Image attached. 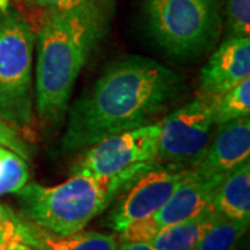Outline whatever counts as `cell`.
I'll list each match as a JSON object with an SVG mask.
<instances>
[{"mask_svg": "<svg viewBox=\"0 0 250 250\" xmlns=\"http://www.w3.org/2000/svg\"><path fill=\"white\" fill-rule=\"evenodd\" d=\"M184 82L161 62L121 57L72 106L62 149L77 152L99 141L153 124L184 95Z\"/></svg>", "mask_w": 250, "mask_h": 250, "instance_id": "obj_1", "label": "cell"}, {"mask_svg": "<svg viewBox=\"0 0 250 250\" xmlns=\"http://www.w3.org/2000/svg\"><path fill=\"white\" fill-rule=\"evenodd\" d=\"M98 42L70 18L49 14L38 34L34 92L46 124H57L67 110L75 81Z\"/></svg>", "mask_w": 250, "mask_h": 250, "instance_id": "obj_2", "label": "cell"}, {"mask_svg": "<svg viewBox=\"0 0 250 250\" xmlns=\"http://www.w3.org/2000/svg\"><path fill=\"white\" fill-rule=\"evenodd\" d=\"M128 188L114 178L72 174L56 187L27 184L17 192L22 217L57 235L82 231Z\"/></svg>", "mask_w": 250, "mask_h": 250, "instance_id": "obj_3", "label": "cell"}, {"mask_svg": "<svg viewBox=\"0 0 250 250\" xmlns=\"http://www.w3.org/2000/svg\"><path fill=\"white\" fill-rule=\"evenodd\" d=\"M35 35L16 11H0V118L18 134L34 132Z\"/></svg>", "mask_w": 250, "mask_h": 250, "instance_id": "obj_4", "label": "cell"}, {"mask_svg": "<svg viewBox=\"0 0 250 250\" xmlns=\"http://www.w3.org/2000/svg\"><path fill=\"white\" fill-rule=\"evenodd\" d=\"M143 13L154 43L181 60L208 52L221 31L218 0H145Z\"/></svg>", "mask_w": 250, "mask_h": 250, "instance_id": "obj_5", "label": "cell"}, {"mask_svg": "<svg viewBox=\"0 0 250 250\" xmlns=\"http://www.w3.org/2000/svg\"><path fill=\"white\" fill-rule=\"evenodd\" d=\"M160 123L107 136L89 146L71 167V174L114 178L128 187L143 172L157 166Z\"/></svg>", "mask_w": 250, "mask_h": 250, "instance_id": "obj_6", "label": "cell"}, {"mask_svg": "<svg viewBox=\"0 0 250 250\" xmlns=\"http://www.w3.org/2000/svg\"><path fill=\"white\" fill-rule=\"evenodd\" d=\"M217 98L200 93L160 123L156 161L172 170L193 168L211 141Z\"/></svg>", "mask_w": 250, "mask_h": 250, "instance_id": "obj_7", "label": "cell"}, {"mask_svg": "<svg viewBox=\"0 0 250 250\" xmlns=\"http://www.w3.org/2000/svg\"><path fill=\"white\" fill-rule=\"evenodd\" d=\"M185 171L157 164L143 172L116 197L117 203L110 214L111 228L120 232L131 221L156 214L178 187Z\"/></svg>", "mask_w": 250, "mask_h": 250, "instance_id": "obj_8", "label": "cell"}, {"mask_svg": "<svg viewBox=\"0 0 250 250\" xmlns=\"http://www.w3.org/2000/svg\"><path fill=\"white\" fill-rule=\"evenodd\" d=\"M250 78V38L229 35L200 71L203 95L218 98Z\"/></svg>", "mask_w": 250, "mask_h": 250, "instance_id": "obj_9", "label": "cell"}, {"mask_svg": "<svg viewBox=\"0 0 250 250\" xmlns=\"http://www.w3.org/2000/svg\"><path fill=\"white\" fill-rule=\"evenodd\" d=\"M250 156V118L243 117L218 125L203 159L192 168L205 177L224 179Z\"/></svg>", "mask_w": 250, "mask_h": 250, "instance_id": "obj_10", "label": "cell"}, {"mask_svg": "<svg viewBox=\"0 0 250 250\" xmlns=\"http://www.w3.org/2000/svg\"><path fill=\"white\" fill-rule=\"evenodd\" d=\"M221 181L223 179L217 177L200 175L192 168L185 171L184 178L170 199L156 213L161 227L192 220L211 208L215 189Z\"/></svg>", "mask_w": 250, "mask_h": 250, "instance_id": "obj_11", "label": "cell"}, {"mask_svg": "<svg viewBox=\"0 0 250 250\" xmlns=\"http://www.w3.org/2000/svg\"><path fill=\"white\" fill-rule=\"evenodd\" d=\"M17 238L36 250H118L114 236L93 231L57 235L20 215Z\"/></svg>", "mask_w": 250, "mask_h": 250, "instance_id": "obj_12", "label": "cell"}, {"mask_svg": "<svg viewBox=\"0 0 250 250\" xmlns=\"http://www.w3.org/2000/svg\"><path fill=\"white\" fill-rule=\"evenodd\" d=\"M211 208L231 220H250V160L231 171L215 189Z\"/></svg>", "mask_w": 250, "mask_h": 250, "instance_id": "obj_13", "label": "cell"}, {"mask_svg": "<svg viewBox=\"0 0 250 250\" xmlns=\"http://www.w3.org/2000/svg\"><path fill=\"white\" fill-rule=\"evenodd\" d=\"M214 215V210L208 208L192 220L163 227L150 245L156 250H196L203 233L213 223Z\"/></svg>", "mask_w": 250, "mask_h": 250, "instance_id": "obj_14", "label": "cell"}, {"mask_svg": "<svg viewBox=\"0 0 250 250\" xmlns=\"http://www.w3.org/2000/svg\"><path fill=\"white\" fill-rule=\"evenodd\" d=\"M47 14H59L85 28L99 43L104 31V16L95 0H34Z\"/></svg>", "mask_w": 250, "mask_h": 250, "instance_id": "obj_15", "label": "cell"}, {"mask_svg": "<svg viewBox=\"0 0 250 250\" xmlns=\"http://www.w3.org/2000/svg\"><path fill=\"white\" fill-rule=\"evenodd\" d=\"M249 223L231 220L215 213L213 223L206 229L196 250H239Z\"/></svg>", "mask_w": 250, "mask_h": 250, "instance_id": "obj_16", "label": "cell"}, {"mask_svg": "<svg viewBox=\"0 0 250 250\" xmlns=\"http://www.w3.org/2000/svg\"><path fill=\"white\" fill-rule=\"evenodd\" d=\"M250 114V78L217 98L214 125H223Z\"/></svg>", "mask_w": 250, "mask_h": 250, "instance_id": "obj_17", "label": "cell"}, {"mask_svg": "<svg viewBox=\"0 0 250 250\" xmlns=\"http://www.w3.org/2000/svg\"><path fill=\"white\" fill-rule=\"evenodd\" d=\"M29 179L27 161L20 154L0 146V196L17 193Z\"/></svg>", "mask_w": 250, "mask_h": 250, "instance_id": "obj_18", "label": "cell"}, {"mask_svg": "<svg viewBox=\"0 0 250 250\" xmlns=\"http://www.w3.org/2000/svg\"><path fill=\"white\" fill-rule=\"evenodd\" d=\"M163 228L156 214L147 215L134 220L120 231L121 242H135V243H152Z\"/></svg>", "mask_w": 250, "mask_h": 250, "instance_id": "obj_19", "label": "cell"}, {"mask_svg": "<svg viewBox=\"0 0 250 250\" xmlns=\"http://www.w3.org/2000/svg\"><path fill=\"white\" fill-rule=\"evenodd\" d=\"M228 28L232 36H249L250 0H225Z\"/></svg>", "mask_w": 250, "mask_h": 250, "instance_id": "obj_20", "label": "cell"}, {"mask_svg": "<svg viewBox=\"0 0 250 250\" xmlns=\"http://www.w3.org/2000/svg\"><path fill=\"white\" fill-rule=\"evenodd\" d=\"M0 146L16 152L25 161L32 159V149L29 147V145L21 138V135L11 125L3 121L1 118H0Z\"/></svg>", "mask_w": 250, "mask_h": 250, "instance_id": "obj_21", "label": "cell"}, {"mask_svg": "<svg viewBox=\"0 0 250 250\" xmlns=\"http://www.w3.org/2000/svg\"><path fill=\"white\" fill-rule=\"evenodd\" d=\"M20 215L9 207L0 205V245L17 236Z\"/></svg>", "mask_w": 250, "mask_h": 250, "instance_id": "obj_22", "label": "cell"}, {"mask_svg": "<svg viewBox=\"0 0 250 250\" xmlns=\"http://www.w3.org/2000/svg\"><path fill=\"white\" fill-rule=\"evenodd\" d=\"M0 250H36L34 248H31L29 245H27L25 242H22L20 238H13L10 241L4 242L0 245Z\"/></svg>", "mask_w": 250, "mask_h": 250, "instance_id": "obj_23", "label": "cell"}, {"mask_svg": "<svg viewBox=\"0 0 250 250\" xmlns=\"http://www.w3.org/2000/svg\"><path fill=\"white\" fill-rule=\"evenodd\" d=\"M118 250H156L150 243H135V242H121Z\"/></svg>", "mask_w": 250, "mask_h": 250, "instance_id": "obj_24", "label": "cell"}, {"mask_svg": "<svg viewBox=\"0 0 250 250\" xmlns=\"http://www.w3.org/2000/svg\"><path fill=\"white\" fill-rule=\"evenodd\" d=\"M10 0H0V11H4V10H9Z\"/></svg>", "mask_w": 250, "mask_h": 250, "instance_id": "obj_25", "label": "cell"}]
</instances>
